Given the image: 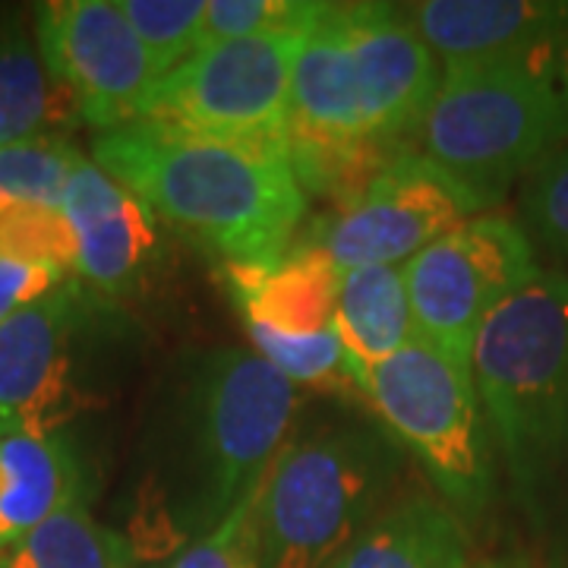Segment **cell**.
I'll return each instance as SVG.
<instances>
[{
    "label": "cell",
    "instance_id": "cell-1",
    "mask_svg": "<svg viewBox=\"0 0 568 568\" xmlns=\"http://www.w3.org/2000/svg\"><path fill=\"white\" fill-rule=\"evenodd\" d=\"M301 386L253 347H205L174 361L142 433L126 528L136 559H174L215 530L291 439Z\"/></svg>",
    "mask_w": 568,
    "mask_h": 568
},
{
    "label": "cell",
    "instance_id": "cell-2",
    "mask_svg": "<svg viewBox=\"0 0 568 568\" xmlns=\"http://www.w3.org/2000/svg\"><path fill=\"white\" fill-rule=\"evenodd\" d=\"M95 164L224 265H275L306 215L284 142L133 121L95 140Z\"/></svg>",
    "mask_w": 568,
    "mask_h": 568
},
{
    "label": "cell",
    "instance_id": "cell-3",
    "mask_svg": "<svg viewBox=\"0 0 568 568\" xmlns=\"http://www.w3.org/2000/svg\"><path fill=\"white\" fill-rule=\"evenodd\" d=\"M470 369L508 493L547 528L568 503V275L544 265L499 306Z\"/></svg>",
    "mask_w": 568,
    "mask_h": 568
},
{
    "label": "cell",
    "instance_id": "cell-4",
    "mask_svg": "<svg viewBox=\"0 0 568 568\" xmlns=\"http://www.w3.org/2000/svg\"><path fill=\"white\" fill-rule=\"evenodd\" d=\"M417 136L424 155L496 209L568 149V41L443 70Z\"/></svg>",
    "mask_w": 568,
    "mask_h": 568
},
{
    "label": "cell",
    "instance_id": "cell-5",
    "mask_svg": "<svg viewBox=\"0 0 568 568\" xmlns=\"http://www.w3.org/2000/svg\"><path fill=\"white\" fill-rule=\"evenodd\" d=\"M407 452L383 424H328L287 439L256 489L263 568H328L392 503Z\"/></svg>",
    "mask_w": 568,
    "mask_h": 568
},
{
    "label": "cell",
    "instance_id": "cell-6",
    "mask_svg": "<svg viewBox=\"0 0 568 568\" xmlns=\"http://www.w3.org/2000/svg\"><path fill=\"white\" fill-rule=\"evenodd\" d=\"M361 392L376 407L379 424L429 477L433 493L474 534L499 493L496 448L474 369L417 335L373 366Z\"/></svg>",
    "mask_w": 568,
    "mask_h": 568
},
{
    "label": "cell",
    "instance_id": "cell-7",
    "mask_svg": "<svg viewBox=\"0 0 568 568\" xmlns=\"http://www.w3.org/2000/svg\"><path fill=\"white\" fill-rule=\"evenodd\" d=\"M544 268L518 219L484 212L452 227L405 263L417 335L470 366L474 345L499 306Z\"/></svg>",
    "mask_w": 568,
    "mask_h": 568
},
{
    "label": "cell",
    "instance_id": "cell-8",
    "mask_svg": "<svg viewBox=\"0 0 568 568\" xmlns=\"http://www.w3.org/2000/svg\"><path fill=\"white\" fill-rule=\"evenodd\" d=\"M310 26L196 51L152 85L136 121L174 123L234 140L284 142L291 77Z\"/></svg>",
    "mask_w": 568,
    "mask_h": 568
},
{
    "label": "cell",
    "instance_id": "cell-9",
    "mask_svg": "<svg viewBox=\"0 0 568 568\" xmlns=\"http://www.w3.org/2000/svg\"><path fill=\"white\" fill-rule=\"evenodd\" d=\"M484 212H493V205L452 171L417 149H402L345 212L316 224L306 241L323 246L342 272L402 265Z\"/></svg>",
    "mask_w": 568,
    "mask_h": 568
},
{
    "label": "cell",
    "instance_id": "cell-10",
    "mask_svg": "<svg viewBox=\"0 0 568 568\" xmlns=\"http://www.w3.org/2000/svg\"><path fill=\"white\" fill-rule=\"evenodd\" d=\"M36 36L51 80L73 95L82 121L102 133L136 121L162 80L118 0L41 3Z\"/></svg>",
    "mask_w": 568,
    "mask_h": 568
},
{
    "label": "cell",
    "instance_id": "cell-11",
    "mask_svg": "<svg viewBox=\"0 0 568 568\" xmlns=\"http://www.w3.org/2000/svg\"><path fill=\"white\" fill-rule=\"evenodd\" d=\"M85 316V294L61 284L0 325V436H54L95 405L82 383Z\"/></svg>",
    "mask_w": 568,
    "mask_h": 568
},
{
    "label": "cell",
    "instance_id": "cell-12",
    "mask_svg": "<svg viewBox=\"0 0 568 568\" xmlns=\"http://www.w3.org/2000/svg\"><path fill=\"white\" fill-rule=\"evenodd\" d=\"M345 20L366 136L398 145L424 126L443 82L439 58L405 20L402 3H345Z\"/></svg>",
    "mask_w": 568,
    "mask_h": 568
},
{
    "label": "cell",
    "instance_id": "cell-13",
    "mask_svg": "<svg viewBox=\"0 0 568 568\" xmlns=\"http://www.w3.org/2000/svg\"><path fill=\"white\" fill-rule=\"evenodd\" d=\"M61 212L77 237L82 282L108 301L142 294L162 253L155 212L82 155L63 190Z\"/></svg>",
    "mask_w": 568,
    "mask_h": 568
},
{
    "label": "cell",
    "instance_id": "cell-14",
    "mask_svg": "<svg viewBox=\"0 0 568 568\" xmlns=\"http://www.w3.org/2000/svg\"><path fill=\"white\" fill-rule=\"evenodd\" d=\"M402 13L443 70L568 41V0H420Z\"/></svg>",
    "mask_w": 568,
    "mask_h": 568
},
{
    "label": "cell",
    "instance_id": "cell-15",
    "mask_svg": "<svg viewBox=\"0 0 568 568\" xmlns=\"http://www.w3.org/2000/svg\"><path fill=\"white\" fill-rule=\"evenodd\" d=\"M287 133L328 142L369 140L347 41L345 3H325L323 13L306 29L291 77Z\"/></svg>",
    "mask_w": 568,
    "mask_h": 568
},
{
    "label": "cell",
    "instance_id": "cell-16",
    "mask_svg": "<svg viewBox=\"0 0 568 568\" xmlns=\"http://www.w3.org/2000/svg\"><path fill=\"white\" fill-rule=\"evenodd\" d=\"M231 301L244 320L287 335H316L335 325L342 268L323 246H291L275 265H224Z\"/></svg>",
    "mask_w": 568,
    "mask_h": 568
},
{
    "label": "cell",
    "instance_id": "cell-17",
    "mask_svg": "<svg viewBox=\"0 0 568 568\" xmlns=\"http://www.w3.org/2000/svg\"><path fill=\"white\" fill-rule=\"evenodd\" d=\"M470 537L433 489L414 487L395 493L328 568H467Z\"/></svg>",
    "mask_w": 568,
    "mask_h": 568
},
{
    "label": "cell",
    "instance_id": "cell-18",
    "mask_svg": "<svg viewBox=\"0 0 568 568\" xmlns=\"http://www.w3.org/2000/svg\"><path fill=\"white\" fill-rule=\"evenodd\" d=\"M73 503H85V480L63 433L0 436V552Z\"/></svg>",
    "mask_w": 568,
    "mask_h": 568
},
{
    "label": "cell",
    "instance_id": "cell-19",
    "mask_svg": "<svg viewBox=\"0 0 568 568\" xmlns=\"http://www.w3.org/2000/svg\"><path fill=\"white\" fill-rule=\"evenodd\" d=\"M335 332L351 361V379L361 388L373 366L417 338L407 301L405 265L345 268L338 282Z\"/></svg>",
    "mask_w": 568,
    "mask_h": 568
},
{
    "label": "cell",
    "instance_id": "cell-20",
    "mask_svg": "<svg viewBox=\"0 0 568 568\" xmlns=\"http://www.w3.org/2000/svg\"><path fill=\"white\" fill-rule=\"evenodd\" d=\"M73 95L51 80L41 51L20 22L0 26V149L48 136V126L63 121V104ZM80 114V111H77Z\"/></svg>",
    "mask_w": 568,
    "mask_h": 568
},
{
    "label": "cell",
    "instance_id": "cell-21",
    "mask_svg": "<svg viewBox=\"0 0 568 568\" xmlns=\"http://www.w3.org/2000/svg\"><path fill=\"white\" fill-rule=\"evenodd\" d=\"M133 562L136 552L130 540L95 521L85 503L61 508L0 552V568H133Z\"/></svg>",
    "mask_w": 568,
    "mask_h": 568
},
{
    "label": "cell",
    "instance_id": "cell-22",
    "mask_svg": "<svg viewBox=\"0 0 568 568\" xmlns=\"http://www.w3.org/2000/svg\"><path fill=\"white\" fill-rule=\"evenodd\" d=\"M80 152L61 136H39L0 149V215L13 205L61 209Z\"/></svg>",
    "mask_w": 568,
    "mask_h": 568
},
{
    "label": "cell",
    "instance_id": "cell-23",
    "mask_svg": "<svg viewBox=\"0 0 568 568\" xmlns=\"http://www.w3.org/2000/svg\"><path fill=\"white\" fill-rule=\"evenodd\" d=\"M244 325L250 335V347L287 383L304 388L335 379V376L351 379V361H347V351L335 325L325 332H316V335H287V332H278V328L256 323V320H244Z\"/></svg>",
    "mask_w": 568,
    "mask_h": 568
},
{
    "label": "cell",
    "instance_id": "cell-24",
    "mask_svg": "<svg viewBox=\"0 0 568 568\" xmlns=\"http://www.w3.org/2000/svg\"><path fill=\"white\" fill-rule=\"evenodd\" d=\"M159 77H168L200 51L205 0H118Z\"/></svg>",
    "mask_w": 568,
    "mask_h": 568
},
{
    "label": "cell",
    "instance_id": "cell-25",
    "mask_svg": "<svg viewBox=\"0 0 568 568\" xmlns=\"http://www.w3.org/2000/svg\"><path fill=\"white\" fill-rule=\"evenodd\" d=\"M521 227L537 246L544 250L552 268L568 275V149L534 168L521 183Z\"/></svg>",
    "mask_w": 568,
    "mask_h": 568
},
{
    "label": "cell",
    "instance_id": "cell-26",
    "mask_svg": "<svg viewBox=\"0 0 568 568\" xmlns=\"http://www.w3.org/2000/svg\"><path fill=\"white\" fill-rule=\"evenodd\" d=\"M0 260L77 272V237L61 209L13 205L0 215Z\"/></svg>",
    "mask_w": 568,
    "mask_h": 568
},
{
    "label": "cell",
    "instance_id": "cell-27",
    "mask_svg": "<svg viewBox=\"0 0 568 568\" xmlns=\"http://www.w3.org/2000/svg\"><path fill=\"white\" fill-rule=\"evenodd\" d=\"M320 0H205L200 51L222 41L253 39L282 29L310 26L320 17Z\"/></svg>",
    "mask_w": 568,
    "mask_h": 568
},
{
    "label": "cell",
    "instance_id": "cell-28",
    "mask_svg": "<svg viewBox=\"0 0 568 568\" xmlns=\"http://www.w3.org/2000/svg\"><path fill=\"white\" fill-rule=\"evenodd\" d=\"M256 489L219 528L181 549L168 568H263L256 530Z\"/></svg>",
    "mask_w": 568,
    "mask_h": 568
},
{
    "label": "cell",
    "instance_id": "cell-29",
    "mask_svg": "<svg viewBox=\"0 0 568 568\" xmlns=\"http://www.w3.org/2000/svg\"><path fill=\"white\" fill-rule=\"evenodd\" d=\"M67 278L58 268L48 265H26L17 260H0V325L20 310L48 297Z\"/></svg>",
    "mask_w": 568,
    "mask_h": 568
},
{
    "label": "cell",
    "instance_id": "cell-30",
    "mask_svg": "<svg viewBox=\"0 0 568 568\" xmlns=\"http://www.w3.org/2000/svg\"><path fill=\"white\" fill-rule=\"evenodd\" d=\"M467 568H537V562L530 559L528 552L511 549V552H496V556H487V559H474Z\"/></svg>",
    "mask_w": 568,
    "mask_h": 568
}]
</instances>
